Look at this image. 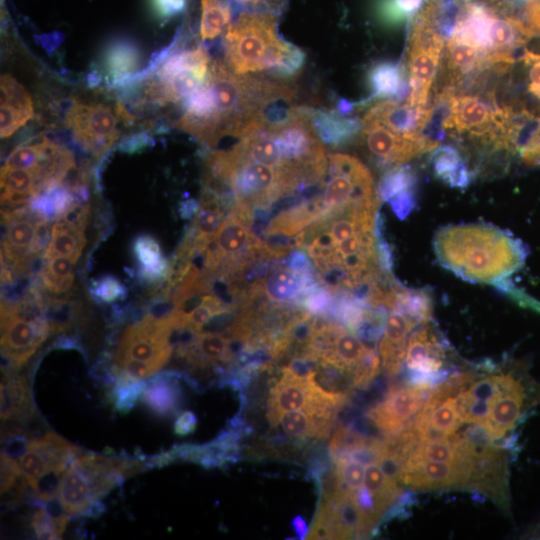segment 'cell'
I'll use <instances>...</instances> for the list:
<instances>
[{
  "instance_id": "cell-1",
  "label": "cell",
  "mask_w": 540,
  "mask_h": 540,
  "mask_svg": "<svg viewBox=\"0 0 540 540\" xmlns=\"http://www.w3.org/2000/svg\"><path fill=\"white\" fill-rule=\"evenodd\" d=\"M292 99L287 85L237 74L213 61L204 84L183 102L176 126L214 148L226 136L242 137L272 106Z\"/></svg>"
},
{
  "instance_id": "cell-2",
  "label": "cell",
  "mask_w": 540,
  "mask_h": 540,
  "mask_svg": "<svg viewBox=\"0 0 540 540\" xmlns=\"http://www.w3.org/2000/svg\"><path fill=\"white\" fill-rule=\"evenodd\" d=\"M439 263L462 279L498 285L525 262L520 240L488 224H460L441 228L434 236Z\"/></svg>"
},
{
  "instance_id": "cell-3",
  "label": "cell",
  "mask_w": 540,
  "mask_h": 540,
  "mask_svg": "<svg viewBox=\"0 0 540 540\" xmlns=\"http://www.w3.org/2000/svg\"><path fill=\"white\" fill-rule=\"evenodd\" d=\"M225 56L228 67L237 74L270 70L290 77L302 67L305 54L278 35L275 15L244 10L227 27Z\"/></svg>"
},
{
  "instance_id": "cell-4",
  "label": "cell",
  "mask_w": 540,
  "mask_h": 540,
  "mask_svg": "<svg viewBox=\"0 0 540 540\" xmlns=\"http://www.w3.org/2000/svg\"><path fill=\"white\" fill-rule=\"evenodd\" d=\"M51 334L45 309L36 299L1 302L2 371L19 369Z\"/></svg>"
},
{
  "instance_id": "cell-5",
  "label": "cell",
  "mask_w": 540,
  "mask_h": 540,
  "mask_svg": "<svg viewBox=\"0 0 540 540\" xmlns=\"http://www.w3.org/2000/svg\"><path fill=\"white\" fill-rule=\"evenodd\" d=\"M210 58L205 47L175 52L157 68L147 84L149 100L165 105L183 102L206 81Z\"/></svg>"
},
{
  "instance_id": "cell-6",
  "label": "cell",
  "mask_w": 540,
  "mask_h": 540,
  "mask_svg": "<svg viewBox=\"0 0 540 540\" xmlns=\"http://www.w3.org/2000/svg\"><path fill=\"white\" fill-rule=\"evenodd\" d=\"M445 40L425 21L416 15L407 50L409 94L406 102L411 105H431L430 92L439 67Z\"/></svg>"
},
{
  "instance_id": "cell-7",
  "label": "cell",
  "mask_w": 540,
  "mask_h": 540,
  "mask_svg": "<svg viewBox=\"0 0 540 540\" xmlns=\"http://www.w3.org/2000/svg\"><path fill=\"white\" fill-rule=\"evenodd\" d=\"M65 123L76 141L97 157L109 150L119 137L116 115L101 102L74 99Z\"/></svg>"
},
{
  "instance_id": "cell-8",
  "label": "cell",
  "mask_w": 540,
  "mask_h": 540,
  "mask_svg": "<svg viewBox=\"0 0 540 540\" xmlns=\"http://www.w3.org/2000/svg\"><path fill=\"white\" fill-rule=\"evenodd\" d=\"M361 123L364 146L374 162L383 168L400 166L438 146L437 142L429 138L411 139L397 134L367 113Z\"/></svg>"
},
{
  "instance_id": "cell-9",
  "label": "cell",
  "mask_w": 540,
  "mask_h": 540,
  "mask_svg": "<svg viewBox=\"0 0 540 540\" xmlns=\"http://www.w3.org/2000/svg\"><path fill=\"white\" fill-rule=\"evenodd\" d=\"M353 496L344 491L320 496L307 539L358 538L360 515Z\"/></svg>"
},
{
  "instance_id": "cell-10",
  "label": "cell",
  "mask_w": 540,
  "mask_h": 540,
  "mask_svg": "<svg viewBox=\"0 0 540 540\" xmlns=\"http://www.w3.org/2000/svg\"><path fill=\"white\" fill-rule=\"evenodd\" d=\"M428 390L429 384L421 383L392 387L382 401L367 411V417L385 435L398 433L420 411Z\"/></svg>"
},
{
  "instance_id": "cell-11",
  "label": "cell",
  "mask_w": 540,
  "mask_h": 540,
  "mask_svg": "<svg viewBox=\"0 0 540 540\" xmlns=\"http://www.w3.org/2000/svg\"><path fill=\"white\" fill-rule=\"evenodd\" d=\"M468 487L486 494L502 507L508 506L505 451L477 441L468 461Z\"/></svg>"
},
{
  "instance_id": "cell-12",
  "label": "cell",
  "mask_w": 540,
  "mask_h": 540,
  "mask_svg": "<svg viewBox=\"0 0 540 540\" xmlns=\"http://www.w3.org/2000/svg\"><path fill=\"white\" fill-rule=\"evenodd\" d=\"M468 462L449 463L409 456L401 468L399 482L414 489L467 488Z\"/></svg>"
},
{
  "instance_id": "cell-13",
  "label": "cell",
  "mask_w": 540,
  "mask_h": 540,
  "mask_svg": "<svg viewBox=\"0 0 540 540\" xmlns=\"http://www.w3.org/2000/svg\"><path fill=\"white\" fill-rule=\"evenodd\" d=\"M417 324L398 308H391L379 342L381 366L389 375L399 372L405 360L407 337Z\"/></svg>"
},
{
  "instance_id": "cell-14",
  "label": "cell",
  "mask_w": 540,
  "mask_h": 540,
  "mask_svg": "<svg viewBox=\"0 0 540 540\" xmlns=\"http://www.w3.org/2000/svg\"><path fill=\"white\" fill-rule=\"evenodd\" d=\"M443 358L442 346L430 327L418 329L409 338L405 362L419 377L415 383L429 384L428 378L440 370Z\"/></svg>"
},
{
  "instance_id": "cell-15",
  "label": "cell",
  "mask_w": 540,
  "mask_h": 540,
  "mask_svg": "<svg viewBox=\"0 0 540 540\" xmlns=\"http://www.w3.org/2000/svg\"><path fill=\"white\" fill-rule=\"evenodd\" d=\"M0 92V134L7 138L32 118L33 103L26 89L10 75L1 76Z\"/></svg>"
},
{
  "instance_id": "cell-16",
  "label": "cell",
  "mask_w": 540,
  "mask_h": 540,
  "mask_svg": "<svg viewBox=\"0 0 540 540\" xmlns=\"http://www.w3.org/2000/svg\"><path fill=\"white\" fill-rule=\"evenodd\" d=\"M415 173L410 166L400 165L389 169L378 186V196L389 202L394 213L404 219L415 206Z\"/></svg>"
},
{
  "instance_id": "cell-17",
  "label": "cell",
  "mask_w": 540,
  "mask_h": 540,
  "mask_svg": "<svg viewBox=\"0 0 540 540\" xmlns=\"http://www.w3.org/2000/svg\"><path fill=\"white\" fill-rule=\"evenodd\" d=\"M310 120L319 139L333 148L349 143L362 128L360 120L335 110L311 109Z\"/></svg>"
},
{
  "instance_id": "cell-18",
  "label": "cell",
  "mask_w": 540,
  "mask_h": 540,
  "mask_svg": "<svg viewBox=\"0 0 540 540\" xmlns=\"http://www.w3.org/2000/svg\"><path fill=\"white\" fill-rule=\"evenodd\" d=\"M1 373V419L26 422L35 414L26 378L13 372Z\"/></svg>"
},
{
  "instance_id": "cell-19",
  "label": "cell",
  "mask_w": 540,
  "mask_h": 540,
  "mask_svg": "<svg viewBox=\"0 0 540 540\" xmlns=\"http://www.w3.org/2000/svg\"><path fill=\"white\" fill-rule=\"evenodd\" d=\"M406 68L389 61L374 64L368 71V83L372 90L369 99L392 97L402 101L409 94V83L406 80Z\"/></svg>"
},
{
  "instance_id": "cell-20",
  "label": "cell",
  "mask_w": 540,
  "mask_h": 540,
  "mask_svg": "<svg viewBox=\"0 0 540 540\" xmlns=\"http://www.w3.org/2000/svg\"><path fill=\"white\" fill-rule=\"evenodd\" d=\"M58 497L70 515H86L96 503L86 478L72 463L63 475Z\"/></svg>"
},
{
  "instance_id": "cell-21",
  "label": "cell",
  "mask_w": 540,
  "mask_h": 540,
  "mask_svg": "<svg viewBox=\"0 0 540 540\" xmlns=\"http://www.w3.org/2000/svg\"><path fill=\"white\" fill-rule=\"evenodd\" d=\"M84 231L63 218L56 219L52 224L50 241L42 260L66 256L76 263L86 244Z\"/></svg>"
},
{
  "instance_id": "cell-22",
  "label": "cell",
  "mask_w": 540,
  "mask_h": 540,
  "mask_svg": "<svg viewBox=\"0 0 540 540\" xmlns=\"http://www.w3.org/2000/svg\"><path fill=\"white\" fill-rule=\"evenodd\" d=\"M179 376L170 371L151 378L142 393L144 402L160 415L175 412L180 402V389L175 381Z\"/></svg>"
},
{
  "instance_id": "cell-23",
  "label": "cell",
  "mask_w": 540,
  "mask_h": 540,
  "mask_svg": "<svg viewBox=\"0 0 540 540\" xmlns=\"http://www.w3.org/2000/svg\"><path fill=\"white\" fill-rule=\"evenodd\" d=\"M279 423L284 433L296 440L326 439L334 420L311 414L305 410H292L281 415Z\"/></svg>"
},
{
  "instance_id": "cell-24",
  "label": "cell",
  "mask_w": 540,
  "mask_h": 540,
  "mask_svg": "<svg viewBox=\"0 0 540 540\" xmlns=\"http://www.w3.org/2000/svg\"><path fill=\"white\" fill-rule=\"evenodd\" d=\"M434 173L451 187L464 188L471 174L460 153L451 146L437 148L431 156Z\"/></svg>"
},
{
  "instance_id": "cell-25",
  "label": "cell",
  "mask_w": 540,
  "mask_h": 540,
  "mask_svg": "<svg viewBox=\"0 0 540 540\" xmlns=\"http://www.w3.org/2000/svg\"><path fill=\"white\" fill-rule=\"evenodd\" d=\"M75 262L66 256H54L43 260L39 282L47 294H66L73 285Z\"/></svg>"
},
{
  "instance_id": "cell-26",
  "label": "cell",
  "mask_w": 540,
  "mask_h": 540,
  "mask_svg": "<svg viewBox=\"0 0 540 540\" xmlns=\"http://www.w3.org/2000/svg\"><path fill=\"white\" fill-rule=\"evenodd\" d=\"M133 249L140 263L141 278L148 282L165 278L168 264L154 238L148 235L138 237Z\"/></svg>"
},
{
  "instance_id": "cell-27",
  "label": "cell",
  "mask_w": 540,
  "mask_h": 540,
  "mask_svg": "<svg viewBox=\"0 0 540 540\" xmlns=\"http://www.w3.org/2000/svg\"><path fill=\"white\" fill-rule=\"evenodd\" d=\"M234 10L237 9L233 0H202L200 21L202 39L217 37L229 26Z\"/></svg>"
},
{
  "instance_id": "cell-28",
  "label": "cell",
  "mask_w": 540,
  "mask_h": 540,
  "mask_svg": "<svg viewBox=\"0 0 540 540\" xmlns=\"http://www.w3.org/2000/svg\"><path fill=\"white\" fill-rule=\"evenodd\" d=\"M391 308L400 309L417 325L425 324L431 319V298L425 290L407 289L397 284Z\"/></svg>"
},
{
  "instance_id": "cell-29",
  "label": "cell",
  "mask_w": 540,
  "mask_h": 540,
  "mask_svg": "<svg viewBox=\"0 0 540 540\" xmlns=\"http://www.w3.org/2000/svg\"><path fill=\"white\" fill-rule=\"evenodd\" d=\"M397 483L388 477L378 464L367 465L364 486L372 493L381 516L399 496Z\"/></svg>"
},
{
  "instance_id": "cell-30",
  "label": "cell",
  "mask_w": 540,
  "mask_h": 540,
  "mask_svg": "<svg viewBox=\"0 0 540 540\" xmlns=\"http://www.w3.org/2000/svg\"><path fill=\"white\" fill-rule=\"evenodd\" d=\"M140 54L131 43L117 42L111 45L105 55L108 75L115 81L132 75L139 66Z\"/></svg>"
},
{
  "instance_id": "cell-31",
  "label": "cell",
  "mask_w": 540,
  "mask_h": 540,
  "mask_svg": "<svg viewBox=\"0 0 540 540\" xmlns=\"http://www.w3.org/2000/svg\"><path fill=\"white\" fill-rule=\"evenodd\" d=\"M410 456L418 459L459 464L468 461L460 453L453 435L448 439L419 441Z\"/></svg>"
},
{
  "instance_id": "cell-32",
  "label": "cell",
  "mask_w": 540,
  "mask_h": 540,
  "mask_svg": "<svg viewBox=\"0 0 540 540\" xmlns=\"http://www.w3.org/2000/svg\"><path fill=\"white\" fill-rule=\"evenodd\" d=\"M423 0H378L376 11L387 25H398L413 17Z\"/></svg>"
},
{
  "instance_id": "cell-33",
  "label": "cell",
  "mask_w": 540,
  "mask_h": 540,
  "mask_svg": "<svg viewBox=\"0 0 540 540\" xmlns=\"http://www.w3.org/2000/svg\"><path fill=\"white\" fill-rule=\"evenodd\" d=\"M332 467L341 490L354 494L363 486L364 465L348 458H338L332 460Z\"/></svg>"
},
{
  "instance_id": "cell-34",
  "label": "cell",
  "mask_w": 540,
  "mask_h": 540,
  "mask_svg": "<svg viewBox=\"0 0 540 540\" xmlns=\"http://www.w3.org/2000/svg\"><path fill=\"white\" fill-rule=\"evenodd\" d=\"M146 387V383L134 381L125 377H116L112 396L115 407L122 413L129 411L138 400Z\"/></svg>"
},
{
  "instance_id": "cell-35",
  "label": "cell",
  "mask_w": 540,
  "mask_h": 540,
  "mask_svg": "<svg viewBox=\"0 0 540 540\" xmlns=\"http://www.w3.org/2000/svg\"><path fill=\"white\" fill-rule=\"evenodd\" d=\"M66 467L67 466L53 467L44 472L35 481L31 488L33 489L34 495L38 500L47 502L58 496L60 483Z\"/></svg>"
},
{
  "instance_id": "cell-36",
  "label": "cell",
  "mask_w": 540,
  "mask_h": 540,
  "mask_svg": "<svg viewBox=\"0 0 540 540\" xmlns=\"http://www.w3.org/2000/svg\"><path fill=\"white\" fill-rule=\"evenodd\" d=\"M22 473L30 487L47 470V463L41 453L32 445L28 446L27 451L19 458Z\"/></svg>"
},
{
  "instance_id": "cell-37",
  "label": "cell",
  "mask_w": 540,
  "mask_h": 540,
  "mask_svg": "<svg viewBox=\"0 0 540 540\" xmlns=\"http://www.w3.org/2000/svg\"><path fill=\"white\" fill-rule=\"evenodd\" d=\"M333 302V294L324 286L319 285L302 301L301 306L313 315H325Z\"/></svg>"
},
{
  "instance_id": "cell-38",
  "label": "cell",
  "mask_w": 540,
  "mask_h": 540,
  "mask_svg": "<svg viewBox=\"0 0 540 540\" xmlns=\"http://www.w3.org/2000/svg\"><path fill=\"white\" fill-rule=\"evenodd\" d=\"M519 61L523 62L528 69V92L540 100V53L523 49L519 56Z\"/></svg>"
},
{
  "instance_id": "cell-39",
  "label": "cell",
  "mask_w": 540,
  "mask_h": 540,
  "mask_svg": "<svg viewBox=\"0 0 540 540\" xmlns=\"http://www.w3.org/2000/svg\"><path fill=\"white\" fill-rule=\"evenodd\" d=\"M31 526L34 529L38 539H60L56 526L46 509L38 508L31 518Z\"/></svg>"
},
{
  "instance_id": "cell-40",
  "label": "cell",
  "mask_w": 540,
  "mask_h": 540,
  "mask_svg": "<svg viewBox=\"0 0 540 540\" xmlns=\"http://www.w3.org/2000/svg\"><path fill=\"white\" fill-rule=\"evenodd\" d=\"M94 294L103 302H114L125 294L124 286L114 277L107 276L98 282Z\"/></svg>"
},
{
  "instance_id": "cell-41",
  "label": "cell",
  "mask_w": 540,
  "mask_h": 540,
  "mask_svg": "<svg viewBox=\"0 0 540 540\" xmlns=\"http://www.w3.org/2000/svg\"><path fill=\"white\" fill-rule=\"evenodd\" d=\"M22 475L19 461L1 453V494L12 488Z\"/></svg>"
},
{
  "instance_id": "cell-42",
  "label": "cell",
  "mask_w": 540,
  "mask_h": 540,
  "mask_svg": "<svg viewBox=\"0 0 540 540\" xmlns=\"http://www.w3.org/2000/svg\"><path fill=\"white\" fill-rule=\"evenodd\" d=\"M527 165H540V119L519 152Z\"/></svg>"
},
{
  "instance_id": "cell-43",
  "label": "cell",
  "mask_w": 540,
  "mask_h": 540,
  "mask_svg": "<svg viewBox=\"0 0 540 540\" xmlns=\"http://www.w3.org/2000/svg\"><path fill=\"white\" fill-rule=\"evenodd\" d=\"M150 7L160 19H170L184 11L187 0H149Z\"/></svg>"
},
{
  "instance_id": "cell-44",
  "label": "cell",
  "mask_w": 540,
  "mask_h": 540,
  "mask_svg": "<svg viewBox=\"0 0 540 540\" xmlns=\"http://www.w3.org/2000/svg\"><path fill=\"white\" fill-rule=\"evenodd\" d=\"M44 508L54 522L59 535L62 536L68 523V513L65 511L59 497H54L53 499L45 502Z\"/></svg>"
},
{
  "instance_id": "cell-45",
  "label": "cell",
  "mask_w": 540,
  "mask_h": 540,
  "mask_svg": "<svg viewBox=\"0 0 540 540\" xmlns=\"http://www.w3.org/2000/svg\"><path fill=\"white\" fill-rule=\"evenodd\" d=\"M30 440L25 436L16 435L6 440L2 454L11 458H20L28 449Z\"/></svg>"
},
{
  "instance_id": "cell-46",
  "label": "cell",
  "mask_w": 540,
  "mask_h": 540,
  "mask_svg": "<svg viewBox=\"0 0 540 540\" xmlns=\"http://www.w3.org/2000/svg\"><path fill=\"white\" fill-rule=\"evenodd\" d=\"M197 426V418L191 411L181 413L174 425V432L177 435L185 436L195 431Z\"/></svg>"
},
{
  "instance_id": "cell-47",
  "label": "cell",
  "mask_w": 540,
  "mask_h": 540,
  "mask_svg": "<svg viewBox=\"0 0 540 540\" xmlns=\"http://www.w3.org/2000/svg\"><path fill=\"white\" fill-rule=\"evenodd\" d=\"M525 1L526 23L536 34H540V0Z\"/></svg>"
},
{
  "instance_id": "cell-48",
  "label": "cell",
  "mask_w": 540,
  "mask_h": 540,
  "mask_svg": "<svg viewBox=\"0 0 540 540\" xmlns=\"http://www.w3.org/2000/svg\"><path fill=\"white\" fill-rule=\"evenodd\" d=\"M291 525L298 539L307 538L309 528L305 519L301 515L295 516L291 521Z\"/></svg>"
},
{
  "instance_id": "cell-49",
  "label": "cell",
  "mask_w": 540,
  "mask_h": 540,
  "mask_svg": "<svg viewBox=\"0 0 540 540\" xmlns=\"http://www.w3.org/2000/svg\"><path fill=\"white\" fill-rule=\"evenodd\" d=\"M199 209V204L195 200L186 201L181 207V216L183 218H189L195 216Z\"/></svg>"
},
{
  "instance_id": "cell-50",
  "label": "cell",
  "mask_w": 540,
  "mask_h": 540,
  "mask_svg": "<svg viewBox=\"0 0 540 540\" xmlns=\"http://www.w3.org/2000/svg\"><path fill=\"white\" fill-rule=\"evenodd\" d=\"M354 104L346 101V100H339L338 102V112L345 115L349 113L353 109Z\"/></svg>"
}]
</instances>
